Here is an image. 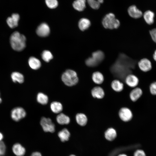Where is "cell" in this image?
Returning <instances> with one entry per match:
<instances>
[{"instance_id": "6da1fadb", "label": "cell", "mask_w": 156, "mask_h": 156, "mask_svg": "<svg viewBox=\"0 0 156 156\" xmlns=\"http://www.w3.org/2000/svg\"><path fill=\"white\" fill-rule=\"evenodd\" d=\"M136 62L125 54L120 53L112 66L111 70L114 75L123 77L129 74L135 66Z\"/></svg>"}, {"instance_id": "7a4b0ae2", "label": "cell", "mask_w": 156, "mask_h": 156, "mask_svg": "<svg viewBox=\"0 0 156 156\" xmlns=\"http://www.w3.org/2000/svg\"><path fill=\"white\" fill-rule=\"evenodd\" d=\"M26 41L25 36L17 31L13 33L10 37L11 46L13 49L17 51H21L25 49Z\"/></svg>"}, {"instance_id": "3957f363", "label": "cell", "mask_w": 156, "mask_h": 156, "mask_svg": "<svg viewBox=\"0 0 156 156\" xmlns=\"http://www.w3.org/2000/svg\"><path fill=\"white\" fill-rule=\"evenodd\" d=\"M102 23L105 28L111 29H117L120 25L119 21L116 18L115 15L112 13H108L104 16Z\"/></svg>"}, {"instance_id": "277c9868", "label": "cell", "mask_w": 156, "mask_h": 156, "mask_svg": "<svg viewBox=\"0 0 156 156\" xmlns=\"http://www.w3.org/2000/svg\"><path fill=\"white\" fill-rule=\"evenodd\" d=\"M61 79L64 84L69 86L76 85L79 81L77 73L75 71L70 69L66 70L63 73Z\"/></svg>"}, {"instance_id": "5b68a950", "label": "cell", "mask_w": 156, "mask_h": 156, "mask_svg": "<svg viewBox=\"0 0 156 156\" xmlns=\"http://www.w3.org/2000/svg\"><path fill=\"white\" fill-rule=\"evenodd\" d=\"M105 55L103 52L98 50L92 53V56L87 59L85 61L86 64L88 66H97L104 59Z\"/></svg>"}, {"instance_id": "8992f818", "label": "cell", "mask_w": 156, "mask_h": 156, "mask_svg": "<svg viewBox=\"0 0 156 156\" xmlns=\"http://www.w3.org/2000/svg\"><path fill=\"white\" fill-rule=\"evenodd\" d=\"M40 124L44 131L45 132L53 133L55 131V125L49 118L42 117L40 121Z\"/></svg>"}, {"instance_id": "52a82bcc", "label": "cell", "mask_w": 156, "mask_h": 156, "mask_svg": "<svg viewBox=\"0 0 156 156\" xmlns=\"http://www.w3.org/2000/svg\"><path fill=\"white\" fill-rule=\"evenodd\" d=\"M26 112L22 107H17L13 108L11 112V116L14 121H18L24 118L26 115Z\"/></svg>"}, {"instance_id": "ba28073f", "label": "cell", "mask_w": 156, "mask_h": 156, "mask_svg": "<svg viewBox=\"0 0 156 156\" xmlns=\"http://www.w3.org/2000/svg\"><path fill=\"white\" fill-rule=\"evenodd\" d=\"M118 116L120 119L125 122H127L131 120L133 117L132 112L129 108L122 107L118 112Z\"/></svg>"}, {"instance_id": "9c48e42d", "label": "cell", "mask_w": 156, "mask_h": 156, "mask_svg": "<svg viewBox=\"0 0 156 156\" xmlns=\"http://www.w3.org/2000/svg\"><path fill=\"white\" fill-rule=\"evenodd\" d=\"M50 32V28L47 24L43 23H41L37 28L36 32L37 34L41 37H45L49 35Z\"/></svg>"}, {"instance_id": "30bf717a", "label": "cell", "mask_w": 156, "mask_h": 156, "mask_svg": "<svg viewBox=\"0 0 156 156\" xmlns=\"http://www.w3.org/2000/svg\"><path fill=\"white\" fill-rule=\"evenodd\" d=\"M125 81L126 84L132 88L136 87L139 83L138 78L136 75L129 74L125 77Z\"/></svg>"}, {"instance_id": "8fae6325", "label": "cell", "mask_w": 156, "mask_h": 156, "mask_svg": "<svg viewBox=\"0 0 156 156\" xmlns=\"http://www.w3.org/2000/svg\"><path fill=\"white\" fill-rule=\"evenodd\" d=\"M138 65L140 69L144 72L149 71L152 68L151 61L146 58L141 59L138 62Z\"/></svg>"}, {"instance_id": "7c38bea8", "label": "cell", "mask_w": 156, "mask_h": 156, "mask_svg": "<svg viewBox=\"0 0 156 156\" xmlns=\"http://www.w3.org/2000/svg\"><path fill=\"white\" fill-rule=\"evenodd\" d=\"M19 18L20 16L18 14L13 13L11 16L8 18L6 20L7 23L10 28H14L18 26Z\"/></svg>"}, {"instance_id": "4fadbf2b", "label": "cell", "mask_w": 156, "mask_h": 156, "mask_svg": "<svg viewBox=\"0 0 156 156\" xmlns=\"http://www.w3.org/2000/svg\"><path fill=\"white\" fill-rule=\"evenodd\" d=\"M128 12L131 17L135 19L141 17L143 15L142 12L134 5L129 7L128 9Z\"/></svg>"}, {"instance_id": "5bb4252c", "label": "cell", "mask_w": 156, "mask_h": 156, "mask_svg": "<svg viewBox=\"0 0 156 156\" xmlns=\"http://www.w3.org/2000/svg\"><path fill=\"white\" fill-rule=\"evenodd\" d=\"M91 94L93 98L101 99L104 97L105 93L102 88L99 86H96L92 89Z\"/></svg>"}, {"instance_id": "9a60e30c", "label": "cell", "mask_w": 156, "mask_h": 156, "mask_svg": "<svg viewBox=\"0 0 156 156\" xmlns=\"http://www.w3.org/2000/svg\"><path fill=\"white\" fill-rule=\"evenodd\" d=\"M142 90L139 87H135L131 91L129 94L130 99L133 102L137 101L142 96Z\"/></svg>"}, {"instance_id": "2e32d148", "label": "cell", "mask_w": 156, "mask_h": 156, "mask_svg": "<svg viewBox=\"0 0 156 156\" xmlns=\"http://www.w3.org/2000/svg\"><path fill=\"white\" fill-rule=\"evenodd\" d=\"M12 150L16 156H23L26 152L25 148L19 143L14 144L12 146Z\"/></svg>"}, {"instance_id": "e0dca14e", "label": "cell", "mask_w": 156, "mask_h": 156, "mask_svg": "<svg viewBox=\"0 0 156 156\" xmlns=\"http://www.w3.org/2000/svg\"><path fill=\"white\" fill-rule=\"evenodd\" d=\"M93 82L97 84H101L103 83L104 78L103 75L101 72L96 71L94 72L92 76Z\"/></svg>"}, {"instance_id": "ac0fdd59", "label": "cell", "mask_w": 156, "mask_h": 156, "mask_svg": "<svg viewBox=\"0 0 156 156\" xmlns=\"http://www.w3.org/2000/svg\"><path fill=\"white\" fill-rule=\"evenodd\" d=\"M154 13L150 10L145 11L143 14V17L145 21L149 25H152L154 23Z\"/></svg>"}, {"instance_id": "d6986e66", "label": "cell", "mask_w": 156, "mask_h": 156, "mask_svg": "<svg viewBox=\"0 0 156 156\" xmlns=\"http://www.w3.org/2000/svg\"><path fill=\"white\" fill-rule=\"evenodd\" d=\"M111 85L112 89L117 92H121L124 89V84L118 79L113 80L112 82Z\"/></svg>"}, {"instance_id": "ffe728a7", "label": "cell", "mask_w": 156, "mask_h": 156, "mask_svg": "<svg viewBox=\"0 0 156 156\" xmlns=\"http://www.w3.org/2000/svg\"><path fill=\"white\" fill-rule=\"evenodd\" d=\"M91 25V22L88 19L82 18L79 21L78 26L79 29L82 31L87 29Z\"/></svg>"}, {"instance_id": "44dd1931", "label": "cell", "mask_w": 156, "mask_h": 156, "mask_svg": "<svg viewBox=\"0 0 156 156\" xmlns=\"http://www.w3.org/2000/svg\"><path fill=\"white\" fill-rule=\"evenodd\" d=\"M86 0H75L73 3V7L77 10L83 11L86 8Z\"/></svg>"}, {"instance_id": "7402d4cb", "label": "cell", "mask_w": 156, "mask_h": 156, "mask_svg": "<svg viewBox=\"0 0 156 156\" xmlns=\"http://www.w3.org/2000/svg\"><path fill=\"white\" fill-rule=\"evenodd\" d=\"M28 64L30 67L34 70H37L40 68L41 66L40 61L34 57H31L29 58Z\"/></svg>"}, {"instance_id": "603a6c76", "label": "cell", "mask_w": 156, "mask_h": 156, "mask_svg": "<svg viewBox=\"0 0 156 156\" xmlns=\"http://www.w3.org/2000/svg\"><path fill=\"white\" fill-rule=\"evenodd\" d=\"M117 133L115 129L113 128L108 129L105 133V136L106 139L109 141L114 140L116 137Z\"/></svg>"}, {"instance_id": "cb8c5ba5", "label": "cell", "mask_w": 156, "mask_h": 156, "mask_svg": "<svg viewBox=\"0 0 156 156\" xmlns=\"http://www.w3.org/2000/svg\"><path fill=\"white\" fill-rule=\"evenodd\" d=\"M56 119L57 122L61 125L68 124L70 121L69 117L63 113L59 114L57 116Z\"/></svg>"}, {"instance_id": "d4e9b609", "label": "cell", "mask_w": 156, "mask_h": 156, "mask_svg": "<svg viewBox=\"0 0 156 156\" xmlns=\"http://www.w3.org/2000/svg\"><path fill=\"white\" fill-rule=\"evenodd\" d=\"M77 123L79 125L83 126L87 123L88 118L86 115L82 113H79L77 114L75 117Z\"/></svg>"}, {"instance_id": "484cf974", "label": "cell", "mask_w": 156, "mask_h": 156, "mask_svg": "<svg viewBox=\"0 0 156 156\" xmlns=\"http://www.w3.org/2000/svg\"><path fill=\"white\" fill-rule=\"evenodd\" d=\"M11 78L12 81L14 82H18L20 83H23L24 81V77L21 73L14 72L12 73Z\"/></svg>"}, {"instance_id": "4316f807", "label": "cell", "mask_w": 156, "mask_h": 156, "mask_svg": "<svg viewBox=\"0 0 156 156\" xmlns=\"http://www.w3.org/2000/svg\"><path fill=\"white\" fill-rule=\"evenodd\" d=\"M50 108L53 113L57 114L60 113L62 110L63 106L60 103L53 101L51 104Z\"/></svg>"}, {"instance_id": "83f0119b", "label": "cell", "mask_w": 156, "mask_h": 156, "mask_svg": "<svg viewBox=\"0 0 156 156\" xmlns=\"http://www.w3.org/2000/svg\"><path fill=\"white\" fill-rule=\"evenodd\" d=\"M58 135L62 142L67 141L70 135V133L66 128H64L59 132Z\"/></svg>"}, {"instance_id": "f1b7e54d", "label": "cell", "mask_w": 156, "mask_h": 156, "mask_svg": "<svg viewBox=\"0 0 156 156\" xmlns=\"http://www.w3.org/2000/svg\"><path fill=\"white\" fill-rule=\"evenodd\" d=\"M38 102L43 105L46 104L48 101V97L45 94L42 93H39L37 96Z\"/></svg>"}, {"instance_id": "f546056e", "label": "cell", "mask_w": 156, "mask_h": 156, "mask_svg": "<svg viewBox=\"0 0 156 156\" xmlns=\"http://www.w3.org/2000/svg\"><path fill=\"white\" fill-rule=\"evenodd\" d=\"M90 6L92 9L97 10L99 9L101 4L104 0H87Z\"/></svg>"}, {"instance_id": "4dcf8cb0", "label": "cell", "mask_w": 156, "mask_h": 156, "mask_svg": "<svg viewBox=\"0 0 156 156\" xmlns=\"http://www.w3.org/2000/svg\"><path fill=\"white\" fill-rule=\"evenodd\" d=\"M41 57L42 59L46 62H49L53 58L51 53L48 50H44L42 53Z\"/></svg>"}, {"instance_id": "1f68e13d", "label": "cell", "mask_w": 156, "mask_h": 156, "mask_svg": "<svg viewBox=\"0 0 156 156\" xmlns=\"http://www.w3.org/2000/svg\"><path fill=\"white\" fill-rule=\"evenodd\" d=\"M45 2L47 6L51 9L55 8L58 5L57 0H45Z\"/></svg>"}, {"instance_id": "d6a6232c", "label": "cell", "mask_w": 156, "mask_h": 156, "mask_svg": "<svg viewBox=\"0 0 156 156\" xmlns=\"http://www.w3.org/2000/svg\"><path fill=\"white\" fill-rule=\"evenodd\" d=\"M149 90L153 95H156V81L151 83L149 86Z\"/></svg>"}, {"instance_id": "836d02e7", "label": "cell", "mask_w": 156, "mask_h": 156, "mask_svg": "<svg viewBox=\"0 0 156 156\" xmlns=\"http://www.w3.org/2000/svg\"><path fill=\"white\" fill-rule=\"evenodd\" d=\"M6 150V147L4 143L2 141H0V156L5 155Z\"/></svg>"}, {"instance_id": "e575fe53", "label": "cell", "mask_w": 156, "mask_h": 156, "mask_svg": "<svg viewBox=\"0 0 156 156\" xmlns=\"http://www.w3.org/2000/svg\"><path fill=\"white\" fill-rule=\"evenodd\" d=\"M149 33L152 40L156 43V28L151 30Z\"/></svg>"}, {"instance_id": "d590c367", "label": "cell", "mask_w": 156, "mask_h": 156, "mask_svg": "<svg viewBox=\"0 0 156 156\" xmlns=\"http://www.w3.org/2000/svg\"><path fill=\"white\" fill-rule=\"evenodd\" d=\"M134 156H146L144 151L141 149L136 150L134 153Z\"/></svg>"}, {"instance_id": "8d00e7d4", "label": "cell", "mask_w": 156, "mask_h": 156, "mask_svg": "<svg viewBox=\"0 0 156 156\" xmlns=\"http://www.w3.org/2000/svg\"><path fill=\"white\" fill-rule=\"evenodd\" d=\"M34 156H42L41 154L39 152H33L31 154Z\"/></svg>"}, {"instance_id": "74e56055", "label": "cell", "mask_w": 156, "mask_h": 156, "mask_svg": "<svg viewBox=\"0 0 156 156\" xmlns=\"http://www.w3.org/2000/svg\"><path fill=\"white\" fill-rule=\"evenodd\" d=\"M153 58L154 60L156 61V50L155 51L153 55Z\"/></svg>"}, {"instance_id": "f35d334b", "label": "cell", "mask_w": 156, "mask_h": 156, "mask_svg": "<svg viewBox=\"0 0 156 156\" xmlns=\"http://www.w3.org/2000/svg\"><path fill=\"white\" fill-rule=\"evenodd\" d=\"M3 138V136L2 133L0 132V141H2Z\"/></svg>"}, {"instance_id": "ab89813d", "label": "cell", "mask_w": 156, "mask_h": 156, "mask_svg": "<svg viewBox=\"0 0 156 156\" xmlns=\"http://www.w3.org/2000/svg\"><path fill=\"white\" fill-rule=\"evenodd\" d=\"M118 156H127L125 154H121L119 155Z\"/></svg>"}, {"instance_id": "60d3db41", "label": "cell", "mask_w": 156, "mask_h": 156, "mask_svg": "<svg viewBox=\"0 0 156 156\" xmlns=\"http://www.w3.org/2000/svg\"><path fill=\"white\" fill-rule=\"evenodd\" d=\"M1 102H2V99L0 97V103H1Z\"/></svg>"}, {"instance_id": "b9f144b4", "label": "cell", "mask_w": 156, "mask_h": 156, "mask_svg": "<svg viewBox=\"0 0 156 156\" xmlns=\"http://www.w3.org/2000/svg\"><path fill=\"white\" fill-rule=\"evenodd\" d=\"M70 156H76L73 155H70Z\"/></svg>"}, {"instance_id": "7bdbcfd3", "label": "cell", "mask_w": 156, "mask_h": 156, "mask_svg": "<svg viewBox=\"0 0 156 156\" xmlns=\"http://www.w3.org/2000/svg\"><path fill=\"white\" fill-rule=\"evenodd\" d=\"M31 156H33V155H31Z\"/></svg>"}]
</instances>
